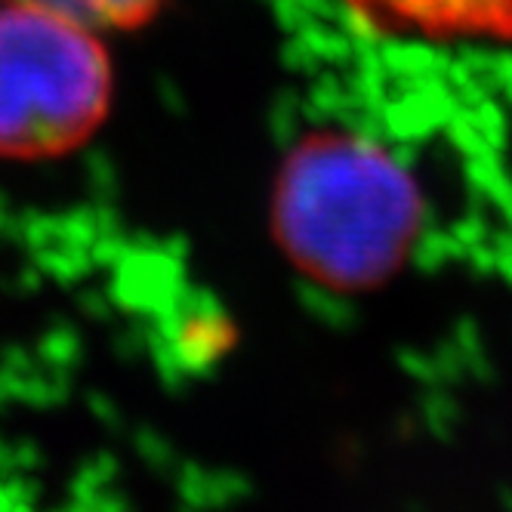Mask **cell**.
<instances>
[{"label":"cell","instance_id":"7a4b0ae2","mask_svg":"<svg viewBox=\"0 0 512 512\" xmlns=\"http://www.w3.org/2000/svg\"><path fill=\"white\" fill-rule=\"evenodd\" d=\"M115 99L102 31L0 0V158L50 161L99 133Z\"/></svg>","mask_w":512,"mask_h":512},{"label":"cell","instance_id":"3957f363","mask_svg":"<svg viewBox=\"0 0 512 512\" xmlns=\"http://www.w3.org/2000/svg\"><path fill=\"white\" fill-rule=\"evenodd\" d=\"M364 22L395 38L503 41L512 38V0H343Z\"/></svg>","mask_w":512,"mask_h":512},{"label":"cell","instance_id":"277c9868","mask_svg":"<svg viewBox=\"0 0 512 512\" xmlns=\"http://www.w3.org/2000/svg\"><path fill=\"white\" fill-rule=\"evenodd\" d=\"M16 4L41 7L75 19L96 31H133L152 22L167 0H16Z\"/></svg>","mask_w":512,"mask_h":512},{"label":"cell","instance_id":"6da1fadb","mask_svg":"<svg viewBox=\"0 0 512 512\" xmlns=\"http://www.w3.org/2000/svg\"><path fill=\"white\" fill-rule=\"evenodd\" d=\"M269 216L284 260L300 275L337 294H364L405 269L426 204L386 145L327 127L287 149Z\"/></svg>","mask_w":512,"mask_h":512}]
</instances>
